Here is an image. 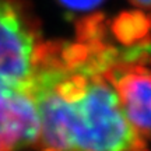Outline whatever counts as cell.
I'll return each mask as SVG.
<instances>
[{
    "instance_id": "6da1fadb",
    "label": "cell",
    "mask_w": 151,
    "mask_h": 151,
    "mask_svg": "<svg viewBox=\"0 0 151 151\" xmlns=\"http://www.w3.org/2000/svg\"><path fill=\"white\" fill-rule=\"evenodd\" d=\"M41 134L38 146L53 151H129L139 134L124 115L118 94L102 76H90L86 94L63 101L31 88Z\"/></svg>"
},
{
    "instance_id": "277c9868",
    "label": "cell",
    "mask_w": 151,
    "mask_h": 151,
    "mask_svg": "<svg viewBox=\"0 0 151 151\" xmlns=\"http://www.w3.org/2000/svg\"><path fill=\"white\" fill-rule=\"evenodd\" d=\"M102 77L115 86L126 118L137 129L151 132V69L116 63Z\"/></svg>"
},
{
    "instance_id": "5b68a950",
    "label": "cell",
    "mask_w": 151,
    "mask_h": 151,
    "mask_svg": "<svg viewBox=\"0 0 151 151\" xmlns=\"http://www.w3.org/2000/svg\"><path fill=\"white\" fill-rule=\"evenodd\" d=\"M109 29L123 46L136 45L151 37V13L141 10L120 11L109 21Z\"/></svg>"
},
{
    "instance_id": "ba28073f",
    "label": "cell",
    "mask_w": 151,
    "mask_h": 151,
    "mask_svg": "<svg viewBox=\"0 0 151 151\" xmlns=\"http://www.w3.org/2000/svg\"><path fill=\"white\" fill-rule=\"evenodd\" d=\"M132 4L139 6L141 9H147V10H151V0H129Z\"/></svg>"
},
{
    "instance_id": "8992f818",
    "label": "cell",
    "mask_w": 151,
    "mask_h": 151,
    "mask_svg": "<svg viewBox=\"0 0 151 151\" xmlns=\"http://www.w3.org/2000/svg\"><path fill=\"white\" fill-rule=\"evenodd\" d=\"M76 41L97 42L108 39L109 21L102 13H91L76 21Z\"/></svg>"
},
{
    "instance_id": "52a82bcc",
    "label": "cell",
    "mask_w": 151,
    "mask_h": 151,
    "mask_svg": "<svg viewBox=\"0 0 151 151\" xmlns=\"http://www.w3.org/2000/svg\"><path fill=\"white\" fill-rule=\"evenodd\" d=\"M106 0H58L63 9L69 11H91L104 4Z\"/></svg>"
},
{
    "instance_id": "3957f363",
    "label": "cell",
    "mask_w": 151,
    "mask_h": 151,
    "mask_svg": "<svg viewBox=\"0 0 151 151\" xmlns=\"http://www.w3.org/2000/svg\"><path fill=\"white\" fill-rule=\"evenodd\" d=\"M41 124L31 92L0 97V151L38 146Z\"/></svg>"
},
{
    "instance_id": "7a4b0ae2",
    "label": "cell",
    "mask_w": 151,
    "mask_h": 151,
    "mask_svg": "<svg viewBox=\"0 0 151 151\" xmlns=\"http://www.w3.org/2000/svg\"><path fill=\"white\" fill-rule=\"evenodd\" d=\"M42 42L32 7L25 0H0V97L31 92Z\"/></svg>"
}]
</instances>
